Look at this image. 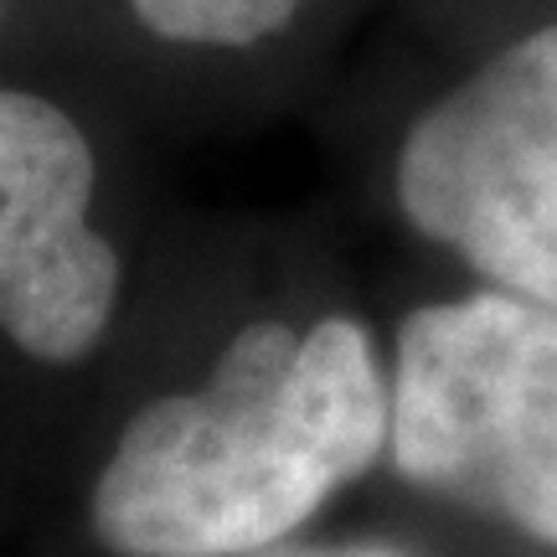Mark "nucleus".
I'll use <instances>...</instances> for the list:
<instances>
[{"label":"nucleus","instance_id":"423d86ee","mask_svg":"<svg viewBox=\"0 0 557 557\" xmlns=\"http://www.w3.org/2000/svg\"><path fill=\"white\" fill-rule=\"evenodd\" d=\"M253 557H408L398 547H382V542H346V547H299V542H278V547H263Z\"/></svg>","mask_w":557,"mask_h":557},{"label":"nucleus","instance_id":"39448f33","mask_svg":"<svg viewBox=\"0 0 557 557\" xmlns=\"http://www.w3.org/2000/svg\"><path fill=\"white\" fill-rule=\"evenodd\" d=\"M310 0H129L145 32L181 47H253L284 32Z\"/></svg>","mask_w":557,"mask_h":557},{"label":"nucleus","instance_id":"20e7f679","mask_svg":"<svg viewBox=\"0 0 557 557\" xmlns=\"http://www.w3.org/2000/svg\"><path fill=\"white\" fill-rule=\"evenodd\" d=\"M94 186L73 114L0 88V331L32 361H83L120 305V253L88 218Z\"/></svg>","mask_w":557,"mask_h":557},{"label":"nucleus","instance_id":"7ed1b4c3","mask_svg":"<svg viewBox=\"0 0 557 557\" xmlns=\"http://www.w3.org/2000/svg\"><path fill=\"white\" fill-rule=\"evenodd\" d=\"M398 207L491 289L557 305V26L500 47L418 114Z\"/></svg>","mask_w":557,"mask_h":557},{"label":"nucleus","instance_id":"f257e3e1","mask_svg":"<svg viewBox=\"0 0 557 557\" xmlns=\"http://www.w3.org/2000/svg\"><path fill=\"white\" fill-rule=\"evenodd\" d=\"M382 449L387 372L367 325L253 320L201 387L124 423L88 521L120 557H253L295 537Z\"/></svg>","mask_w":557,"mask_h":557},{"label":"nucleus","instance_id":"f03ea898","mask_svg":"<svg viewBox=\"0 0 557 557\" xmlns=\"http://www.w3.org/2000/svg\"><path fill=\"white\" fill-rule=\"evenodd\" d=\"M387 455L418 491L557 547V305L475 289L403 320Z\"/></svg>","mask_w":557,"mask_h":557}]
</instances>
